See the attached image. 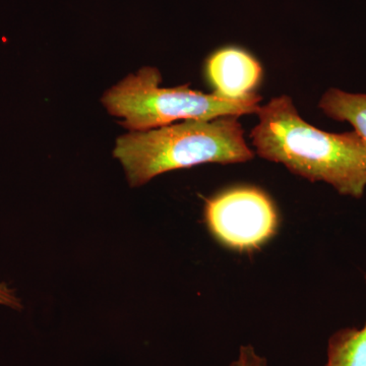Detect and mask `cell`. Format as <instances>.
I'll return each instance as SVG.
<instances>
[{
	"label": "cell",
	"instance_id": "obj_9",
	"mask_svg": "<svg viewBox=\"0 0 366 366\" xmlns=\"http://www.w3.org/2000/svg\"><path fill=\"white\" fill-rule=\"evenodd\" d=\"M0 305L13 308L21 307L20 300L14 295L13 291L1 283H0Z\"/></svg>",
	"mask_w": 366,
	"mask_h": 366
},
{
	"label": "cell",
	"instance_id": "obj_2",
	"mask_svg": "<svg viewBox=\"0 0 366 366\" xmlns=\"http://www.w3.org/2000/svg\"><path fill=\"white\" fill-rule=\"evenodd\" d=\"M113 154L124 166L132 187L168 171L206 163H244L254 157L235 117L183 120L131 132L117 139Z\"/></svg>",
	"mask_w": 366,
	"mask_h": 366
},
{
	"label": "cell",
	"instance_id": "obj_1",
	"mask_svg": "<svg viewBox=\"0 0 366 366\" xmlns=\"http://www.w3.org/2000/svg\"><path fill=\"white\" fill-rule=\"evenodd\" d=\"M250 137L259 157L295 174L360 199L366 189V143L355 131L331 134L307 124L283 95L261 106Z\"/></svg>",
	"mask_w": 366,
	"mask_h": 366
},
{
	"label": "cell",
	"instance_id": "obj_8",
	"mask_svg": "<svg viewBox=\"0 0 366 366\" xmlns=\"http://www.w3.org/2000/svg\"><path fill=\"white\" fill-rule=\"evenodd\" d=\"M230 366H267V360L255 352L254 347L247 345L240 348L237 360Z\"/></svg>",
	"mask_w": 366,
	"mask_h": 366
},
{
	"label": "cell",
	"instance_id": "obj_5",
	"mask_svg": "<svg viewBox=\"0 0 366 366\" xmlns=\"http://www.w3.org/2000/svg\"><path fill=\"white\" fill-rule=\"evenodd\" d=\"M262 74L259 62L239 48L218 50L207 62V76L215 89L214 94L228 100H238L254 93Z\"/></svg>",
	"mask_w": 366,
	"mask_h": 366
},
{
	"label": "cell",
	"instance_id": "obj_7",
	"mask_svg": "<svg viewBox=\"0 0 366 366\" xmlns=\"http://www.w3.org/2000/svg\"><path fill=\"white\" fill-rule=\"evenodd\" d=\"M325 366H366V322L362 327H343L327 342Z\"/></svg>",
	"mask_w": 366,
	"mask_h": 366
},
{
	"label": "cell",
	"instance_id": "obj_3",
	"mask_svg": "<svg viewBox=\"0 0 366 366\" xmlns=\"http://www.w3.org/2000/svg\"><path fill=\"white\" fill-rule=\"evenodd\" d=\"M157 69L144 67L129 74L103 97L106 109L124 118L122 125L134 132H147L177 120H208L224 117L257 114L261 96L250 94L238 100L192 90L189 86L160 88Z\"/></svg>",
	"mask_w": 366,
	"mask_h": 366
},
{
	"label": "cell",
	"instance_id": "obj_6",
	"mask_svg": "<svg viewBox=\"0 0 366 366\" xmlns=\"http://www.w3.org/2000/svg\"><path fill=\"white\" fill-rule=\"evenodd\" d=\"M319 107L327 117L352 125L366 143V94L331 88L320 98Z\"/></svg>",
	"mask_w": 366,
	"mask_h": 366
},
{
	"label": "cell",
	"instance_id": "obj_4",
	"mask_svg": "<svg viewBox=\"0 0 366 366\" xmlns=\"http://www.w3.org/2000/svg\"><path fill=\"white\" fill-rule=\"evenodd\" d=\"M204 221L217 242L238 252L259 249L278 228L273 202L255 187H236L211 197Z\"/></svg>",
	"mask_w": 366,
	"mask_h": 366
}]
</instances>
